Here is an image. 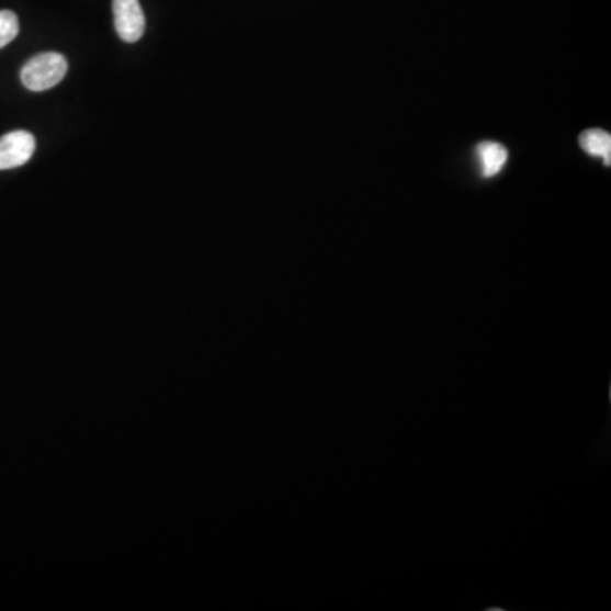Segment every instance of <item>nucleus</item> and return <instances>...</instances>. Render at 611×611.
<instances>
[{"mask_svg": "<svg viewBox=\"0 0 611 611\" xmlns=\"http://www.w3.org/2000/svg\"><path fill=\"white\" fill-rule=\"evenodd\" d=\"M67 58L60 53H42L31 58L21 70V82L33 92H43L58 86L67 76Z\"/></svg>", "mask_w": 611, "mask_h": 611, "instance_id": "1", "label": "nucleus"}, {"mask_svg": "<svg viewBox=\"0 0 611 611\" xmlns=\"http://www.w3.org/2000/svg\"><path fill=\"white\" fill-rule=\"evenodd\" d=\"M581 147L586 154L592 155V157L603 158L604 163L610 166L611 163V136L610 133L603 132V129H589V132L582 133L581 136Z\"/></svg>", "mask_w": 611, "mask_h": 611, "instance_id": "5", "label": "nucleus"}, {"mask_svg": "<svg viewBox=\"0 0 611 611\" xmlns=\"http://www.w3.org/2000/svg\"><path fill=\"white\" fill-rule=\"evenodd\" d=\"M36 150V139L31 133L12 132L0 138V170L24 166Z\"/></svg>", "mask_w": 611, "mask_h": 611, "instance_id": "3", "label": "nucleus"}, {"mask_svg": "<svg viewBox=\"0 0 611 611\" xmlns=\"http://www.w3.org/2000/svg\"><path fill=\"white\" fill-rule=\"evenodd\" d=\"M477 155H479L480 163H483L484 177H495L496 173L501 172L508 160L507 148L499 143H480L477 147Z\"/></svg>", "mask_w": 611, "mask_h": 611, "instance_id": "4", "label": "nucleus"}, {"mask_svg": "<svg viewBox=\"0 0 611 611\" xmlns=\"http://www.w3.org/2000/svg\"><path fill=\"white\" fill-rule=\"evenodd\" d=\"M20 34V21L12 11H0V49L14 42Z\"/></svg>", "mask_w": 611, "mask_h": 611, "instance_id": "6", "label": "nucleus"}, {"mask_svg": "<svg viewBox=\"0 0 611 611\" xmlns=\"http://www.w3.org/2000/svg\"><path fill=\"white\" fill-rule=\"evenodd\" d=\"M114 26L123 42L136 43L145 34V14L139 0H113Z\"/></svg>", "mask_w": 611, "mask_h": 611, "instance_id": "2", "label": "nucleus"}]
</instances>
